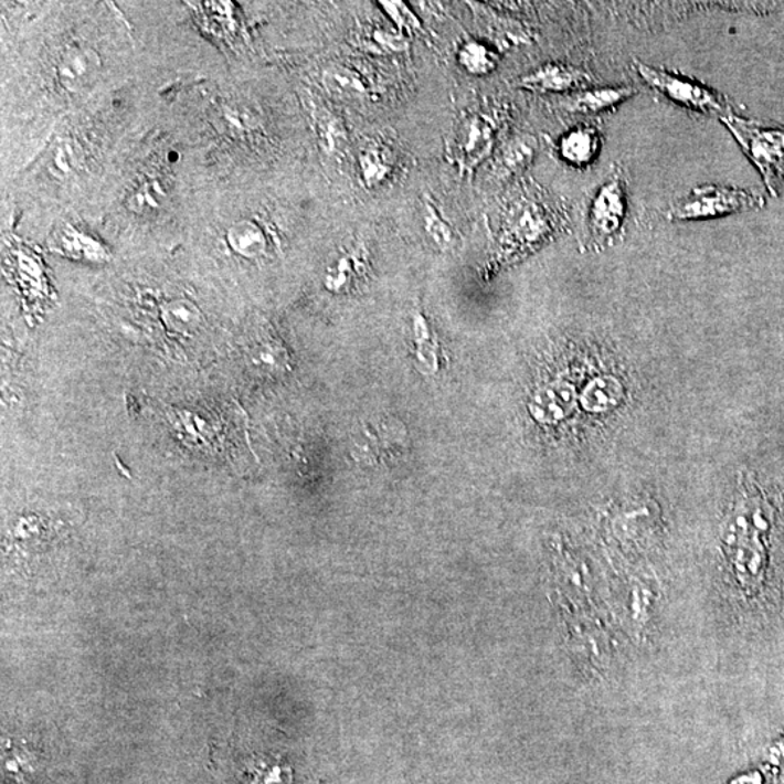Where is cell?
<instances>
[{"mask_svg": "<svg viewBox=\"0 0 784 784\" xmlns=\"http://www.w3.org/2000/svg\"><path fill=\"white\" fill-rule=\"evenodd\" d=\"M629 212V184L626 172L615 168L594 189L585 209L584 229L592 247L606 248L624 237Z\"/></svg>", "mask_w": 784, "mask_h": 784, "instance_id": "cell-1", "label": "cell"}, {"mask_svg": "<svg viewBox=\"0 0 784 784\" xmlns=\"http://www.w3.org/2000/svg\"><path fill=\"white\" fill-rule=\"evenodd\" d=\"M719 119L753 161L770 193L777 197L784 188V128L767 126L733 113Z\"/></svg>", "mask_w": 784, "mask_h": 784, "instance_id": "cell-2", "label": "cell"}, {"mask_svg": "<svg viewBox=\"0 0 784 784\" xmlns=\"http://www.w3.org/2000/svg\"><path fill=\"white\" fill-rule=\"evenodd\" d=\"M632 66L643 78L645 85L651 87L661 98L670 100L681 108L718 118L732 113V106L727 96L703 85V83L667 71V68L649 66L640 60H634Z\"/></svg>", "mask_w": 784, "mask_h": 784, "instance_id": "cell-3", "label": "cell"}, {"mask_svg": "<svg viewBox=\"0 0 784 784\" xmlns=\"http://www.w3.org/2000/svg\"><path fill=\"white\" fill-rule=\"evenodd\" d=\"M764 204V198L749 189L703 184L672 202L667 219L675 223L721 219L759 210Z\"/></svg>", "mask_w": 784, "mask_h": 784, "instance_id": "cell-4", "label": "cell"}, {"mask_svg": "<svg viewBox=\"0 0 784 784\" xmlns=\"http://www.w3.org/2000/svg\"><path fill=\"white\" fill-rule=\"evenodd\" d=\"M553 229H557L555 216L534 197L519 198L511 206L505 224L506 235L522 246L542 242Z\"/></svg>", "mask_w": 784, "mask_h": 784, "instance_id": "cell-5", "label": "cell"}, {"mask_svg": "<svg viewBox=\"0 0 784 784\" xmlns=\"http://www.w3.org/2000/svg\"><path fill=\"white\" fill-rule=\"evenodd\" d=\"M590 82H593V76L583 68L570 64L548 63L520 77L518 86L520 89L537 92V94H560V92H576Z\"/></svg>", "mask_w": 784, "mask_h": 784, "instance_id": "cell-6", "label": "cell"}, {"mask_svg": "<svg viewBox=\"0 0 784 784\" xmlns=\"http://www.w3.org/2000/svg\"><path fill=\"white\" fill-rule=\"evenodd\" d=\"M100 67L103 62L96 50L83 45L68 49L57 64L60 85L73 94L86 89L99 76Z\"/></svg>", "mask_w": 784, "mask_h": 784, "instance_id": "cell-7", "label": "cell"}, {"mask_svg": "<svg viewBox=\"0 0 784 784\" xmlns=\"http://www.w3.org/2000/svg\"><path fill=\"white\" fill-rule=\"evenodd\" d=\"M576 391L569 382H551L530 400L532 417L542 424H557L574 412Z\"/></svg>", "mask_w": 784, "mask_h": 784, "instance_id": "cell-8", "label": "cell"}, {"mask_svg": "<svg viewBox=\"0 0 784 784\" xmlns=\"http://www.w3.org/2000/svg\"><path fill=\"white\" fill-rule=\"evenodd\" d=\"M638 94L634 86H607L580 89L566 96L562 108L570 114L596 115L615 109Z\"/></svg>", "mask_w": 784, "mask_h": 784, "instance_id": "cell-9", "label": "cell"}, {"mask_svg": "<svg viewBox=\"0 0 784 784\" xmlns=\"http://www.w3.org/2000/svg\"><path fill=\"white\" fill-rule=\"evenodd\" d=\"M602 133L596 127L581 126L565 133L558 142L561 159L574 168H587L601 153Z\"/></svg>", "mask_w": 784, "mask_h": 784, "instance_id": "cell-10", "label": "cell"}, {"mask_svg": "<svg viewBox=\"0 0 784 784\" xmlns=\"http://www.w3.org/2000/svg\"><path fill=\"white\" fill-rule=\"evenodd\" d=\"M624 399V384L612 375L594 378L581 392V405L594 414L612 412L619 407Z\"/></svg>", "mask_w": 784, "mask_h": 784, "instance_id": "cell-11", "label": "cell"}, {"mask_svg": "<svg viewBox=\"0 0 784 784\" xmlns=\"http://www.w3.org/2000/svg\"><path fill=\"white\" fill-rule=\"evenodd\" d=\"M225 237L233 252L246 259H257L266 253V234L256 221H235L230 225Z\"/></svg>", "mask_w": 784, "mask_h": 784, "instance_id": "cell-12", "label": "cell"}, {"mask_svg": "<svg viewBox=\"0 0 784 784\" xmlns=\"http://www.w3.org/2000/svg\"><path fill=\"white\" fill-rule=\"evenodd\" d=\"M392 166L390 151L378 142H369L359 151V170L367 188H377L391 177Z\"/></svg>", "mask_w": 784, "mask_h": 784, "instance_id": "cell-13", "label": "cell"}, {"mask_svg": "<svg viewBox=\"0 0 784 784\" xmlns=\"http://www.w3.org/2000/svg\"><path fill=\"white\" fill-rule=\"evenodd\" d=\"M422 220L424 232L442 252L454 251L459 239L454 225L447 223L445 216L435 205V202L424 198L422 204Z\"/></svg>", "mask_w": 784, "mask_h": 784, "instance_id": "cell-14", "label": "cell"}, {"mask_svg": "<svg viewBox=\"0 0 784 784\" xmlns=\"http://www.w3.org/2000/svg\"><path fill=\"white\" fill-rule=\"evenodd\" d=\"M322 83L331 94L367 96L371 85L361 73L343 66H330L322 75Z\"/></svg>", "mask_w": 784, "mask_h": 784, "instance_id": "cell-15", "label": "cell"}, {"mask_svg": "<svg viewBox=\"0 0 784 784\" xmlns=\"http://www.w3.org/2000/svg\"><path fill=\"white\" fill-rule=\"evenodd\" d=\"M537 140L533 137H518L505 147L500 157L502 173L516 174L528 168L537 153Z\"/></svg>", "mask_w": 784, "mask_h": 784, "instance_id": "cell-16", "label": "cell"}, {"mask_svg": "<svg viewBox=\"0 0 784 784\" xmlns=\"http://www.w3.org/2000/svg\"><path fill=\"white\" fill-rule=\"evenodd\" d=\"M458 60L460 66L470 75L484 76L497 67V55L486 44L479 41H467L459 49Z\"/></svg>", "mask_w": 784, "mask_h": 784, "instance_id": "cell-17", "label": "cell"}, {"mask_svg": "<svg viewBox=\"0 0 784 784\" xmlns=\"http://www.w3.org/2000/svg\"><path fill=\"white\" fill-rule=\"evenodd\" d=\"M465 153L483 159L484 156L491 150L492 145V127L481 118L470 119L467 128H465Z\"/></svg>", "mask_w": 784, "mask_h": 784, "instance_id": "cell-18", "label": "cell"}, {"mask_svg": "<svg viewBox=\"0 0 784 784\" xmlns=\"http://www.w3.org/2000/svg\"><path fill=\"white\" fill-rule=\"evenodd\" d=\"M362 43L368 52H375L377 54L400 53L407 49V41H405L404 34L385 31L382 28L372 31Z\"/></svg>", "mask_w": 784, "mask_h": 784, "instance_id": "cell-19", "label": "cell"}, {"mask_svg": "<svg viewBox=\"0 0 784 784\" xmlns=\"http://www.w3.org/2000/svg\"><path fill=\"white\" fill-rule=\"evenodd\" d=\"M380 7L400 31H422V24H420L416 13L404 2H380Z\"/></svg>", "mask_w": 784, "mask_h": 784, "instance_id": "cell-20", "label": "cell"}, {"mask_svg": "<svg viewBox=\"0 0 784 784\" xmlns=\"http://www.w3.org/2000/svg\"><path fill=\"white\" fill-rule=\"evenodd\" d=\"M165 320L174 329H189L200 320V312L191 303L177 301L165 307Z\"/></svg>", "mask_w": 784, "mask_h": 784, "instance_id": "cell-21", "label": "cell"}, {"mask_svg": "<svg viewBox=\"0 0 784 784\" xmlns=\"http://www.w3.org/2000/svg\"><path fill=\"white\" fill-rule=\"evenodd\" d=\"M78 163H81V155L75 142L63 141L54 150L52 166L55 172L66 177L77 168Z\"/></svg>", "mask_w": 784, "mask_h": 784, "instance_id": "cell-22", "label": "cell"}, {"mask_svg": "<svg viewBox=\"0 0 784 784\" xmlns=\"http://www.w3.org/2000/svg\"><path fill=\"white\" fill-rule=\"evenodd\" d=\"M326 149L338 151L348 142V131L343 121L336 117H329L325 121Z\"/></svg>", "mask_w": 784, "mask_h": 784, "instance_id": "cell-23", "label": "cell"}, {"mask_svg": "<svg viewBox=\"0 0 784 784\" xmlns=\"http://www.w3.org/2000/svg\"><path fill=\"white\" fill-rule=\"evenodd\" d=\"M777 750H778V751H782V753H784V738H783V740H782L781 742H778V744L776 745V751H777ZM783 755H784V754H783Z\"/></svg>", "mask_w": 784, "mask_h": 784, "instance_id": "cell-24", "label": "cell"}]
</instances>
